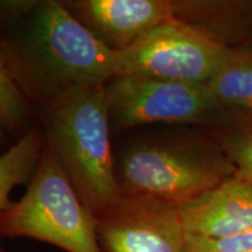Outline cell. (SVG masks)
Instances as JSON below:
<instances>
[{"instance_id":"14","label":"cell","mask_w":252,"mask_h":252,"mask_svg":"<svg viewBox=\"0 0 252 252\" xmlns=\"http://www.w3.org/2000/svg\"><path fill=\"white\" fill-rule=\"evenodd\" d=\"M187 252H252V230L220 238L187 235Z\"/></svg>"},{"instance_id":"1","label":"cell","mask_w":252,"mask_h":252,"mask_svg":"<svg viewBox=\"0 0 252 252\" xmlns=\"http://www.w3.org/2000/svg\"><path fill=\"white\" fill-rule=\"evenodd\" d=\"M0 42L27 94L33 83L48 98L72 87L105 86L119 76L118 50L106 46L60 1H40Z\"/></svg>"},{"instance_id":"13","label":"cell","mask_w":252,"mask_h":252,"mask_svg":"<svg viewBox=\"0 0 252 252\" xmlns=\"http://www.w3.org/2000/svg\"><path fill=\"white\" fill-rule=\"evenodd\" d=\"M219 145L237 175L252 182V115L241 113L220 135Z\"/></svg>"},{"instance_id":"10","label":"cell","mask_w":252,"mask_h":252,"mask_svg":"<svg viewBox=\"0 0 252 252\" xmlns=\"http://www.w3.org/2000/svg\"><path fill=\"white\" fill-rule=\"evenodd\" d=\"M206 84L223 108L252 115V52L229 48Z\"/></svg>"},{"instance_id":"6","label":"cell","mask_w":252,"mask_h":252,"mask_svg":"<svg viewBox=\"0 0 252 252\" xmlns=\"http://www.w3.org/2000/svg\"><path fill=\"white\" fill-rule=\"evenodd\" d=\"M105 94L116 132L157 123L201 124L223 109L207 84L121 75L105 84Z\"/></svg>"},{"instance_id":"12","label":"cell","mask_w":252,"mask_h":252,"mask_svg":"<svg viewBox=\"0 0 252 252\" xmlns=\"http://www.w3.org/2000/svg\"><path fill=\"white\" fill-rule=\"evenodd\" d=\"M28 94L9 65L0 42V121L5 128L18 131L26 123L30 103Z\"/></svg>"},{"instance_id":"16","label":"cell","mask_w":252,"mask_h":252,"mask_svg":"<svg viewBox=\"0 0 252 252\" xmlns=\"http://www.w3.org/2000/svg\"><path fill=\"white\" fill-rule=\"evenodd\" d=\"M4 128H5V126H4V124H2V122L0 121V143H1L2 141V139H4Z\"/></svg>"},{"instance_id":"17","label":"cell","mask_w":252,"mask_h":252,"mask_svg":"<svg viewBox=\"0 0 252 252\" xmlns=\"http://www.w3.org/2000/svg\"><path fill=\"white\" fill-rule=\"evenodd\" d=\"M0 252H7L6 250H4V249H2L1 247H0Z\"/></svg>"},{"instance_id":"5","label":"cell","mask_w":252,"mask_h":252,"mask_svg":"<svg viewBox=\"0 0 252 252\" xmlns=\"http://www.w3.org/2000/svg\"><path fill=\"white\" fill-rule=\"evenodd\" d=\"M229 48L206 28L171 19L119 52V76L206 84Z\"/></svg>"},{"instance_id":"4","label":"cell","mask_w":252,"mask_h":252,"mask_svg":"<svg viewBox=\"0 0 252 252\" xmlns=\"http://www.w3.org/2000/svg\"><path fill=\"white\" fill-rule=\"evenodd\" d=\"M0 237L33 238L67 252H102L96 217L47 146L26 193L2 214Z\"/></svg>"},{"instance_id":"7","label":"cell","mask_w":252,"mask_h":252,"mask_svg":"<svg viewBox=\"0 0 252 252\" xmlns=\"http://www.w3.org/2000/svg\"><path fill=\"white\" fill-rule=\"evenodd\" d=\"M94 217L102 252H187V232L173 204L123 195Z\"/></svg>"},{"instance_id":"2","label":"cell","mask_w":252,"mask_h":252,"mask_svg":"<svg viewBox=\"0 0 252 252\" xmlns=\"http://www.w3.org/2000/svg\"><path fill=\"white\" fill-rule=\"evenodd\" d=\"M110 130L105 86L72 87L45 100L46 146L94 216L123 196Z\"/></svg>"},{"instance_id":"8","label":"cell","mask_w":252,"mask_h":252,"mask_svg":"<svg viewBox=\"0 0 252 252\" xmlns=\"http://www.w3.org/2000/svg\"><path fill=\"white\" fill-rule=\"evenodd\" d=\"M63 4L100 41L119 52L175 18L174 1L166 0H76Z\"/></svg>"},{"instance_id":"15","label":"cell","mask_w":252,"mask_h":252,"mask_svg":"<svg viewBox=\"0 0 252 252\" xmlns=\"http://www.w3.org/2000/svg\"><path fill=\"white\" fill-rule=\"evenodd\" d=\"M39 4L33 0H0V25L14 30L33 14Z\"/></svg>"},{"instance_id":"3","label":"cell","mask_w":252,"mask_h":252,"mask_svg":"<svg viewBox=\"0 0 252 252\" xmlns=\"http://www.w3.org/2000/svg\"><path fill=\"white\" fill-rule=\"evenodd\" d=\"M123 195L180 207L237 174L219 144L197 138L141 139L116 163Z\"/></svg>"},{"instance_id":"9","label":"cell","mask_w":252,"mask_h":252,"mask_svg":"<svg viewBox=\"0 0 252 252\" xmlns=\"http://www.w3.org/2000/svg\"><path fill=\"white\" fill-rule=\"evenodd\" d=\"M187 235L220 238L252 230V182L230 176L179 207Z\"/></svg>"},{"instance_id":"11","label":"cell","mask_w":252,"mask_h":252,"mask_svg":"<svg viewBox=\"0 0 252 252\" xmlns=\"http://www.w3.org/2000/svg\"><path fill=\"white\" fill-rule=\"evenodd\" d=\"M45 146L42 130L33 127L0 154V220L9 206L8 196L12 189L33 179Z\"/></svg>"}]
</instances>
